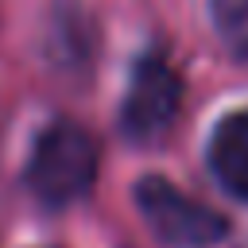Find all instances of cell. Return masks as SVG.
<instances>
[{"label":"cell","mask_w":248,"mask_h":248,"mask_svg":"<svg viewBox=\"0 0 248 248\" xmlns=\"http://www.w3.org/2000/svg\"><path fill=\"white\" fill-rule=\"evenodd\" d=\"M182 105V78L163 54H147L128 85V97L120 105V128L136 143H151L167 136Z\"/></svg>","instance_id":"cell-3"},{"label":"cell","mask_w":248,"mask_h":248,"mask_svg":"<svg viewBox=\"0 0 248 248\" xmlns=\"http://www.w3.org/2000/svg\"><path fill=\"white\" fill-rule=\"evenodd\" d=\"M136 205H140L147 229L174 248H209L229 232V221L217 209L182 194L178 186H170L159 174H147L136 182Z\"/></svg>","instance_id":"cell-2"},{"label":"cell","mask_w":248,"mask_h":248,"mask_svg":"<svg viewBox=\"0 0 248 248\" xmlns=\"http://www.w3.org/2000/svg\"><path fill=\"white\" fill-rule=\"evenodd\" d=\"M209 170H213V178L229 194L248 198V108L225 116L213 128V140H209Z\"/></svg>","instance_id":"cell-4"},{"label":"cell","mask_w":248,"mask_h":248,"mask_svg":"<svg viewBox=\"0 0 248 248\" xmlns=\"http://www.w3.org/2000/svg\"><path fill=\"white\" fill-rule=\"evenodd\" d=\"M97 140L70 120L39 132L27 159V190L43 205H70L89 194L97 178Z\"/></svg>","instance_id":"cell-1"},{"label":"cell","mask_w":248,"mask_h":248,"mask_svg":"<svg viewBox=\"0 0 248 248\" xmlns=\"http://www.w3.org/2000/svg\"><path fill=\"white\" fill-rule=\"evenodd\" d=\"M213 27L225 50L248 66V0H213Z\"/></svg>","instance_id":"cell-5"}]
</instances>
